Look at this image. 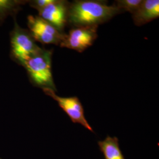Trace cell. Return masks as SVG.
<instances>
[{"instance_id": "obj_10", "label": "cell", "mask_w": 159, "mask_h": 159, "mask_svg": "<svg viewBox=\"0 0 159 159\" xmlns=\"http://www.w3.org/2000/svg\"><path fill=\"white\" fill-rule=\"evenodd\" d=\"M143 0H118L116 1L113 4L123 12L127 11L132 14L142 3Z\"/></svg>"}, {"instance_id": "obj_9", "label": "cell", "mask_w": 159, "mask_h": 159, "mask_svg": "<svg viewBox=\"0 0 159 159\" xmlns=\"http://www.w3.org/2000/svg\"><path fill=\"white\" fill-rule=\"evenodd\" d=\"M98 145L105 159H125L120 148L117 137L107 136L102 141H98Z\"/></svg>"}, {"instance_id": "obj_8", "label": "cell", "mask_w": 159, "mask_h": 159, "mask_svg": "<svg viewBox=\"0 0 159 159\" xmlns=\"http://www.w3.org/2000/svg\"><path fill=\"white\" fill-rule=\"evenodd\" d=\"M159 17V0H144L139 8L133 14L134 23L141 26Z\"/></svg>"}, {"instance_id": "obj_13", "label": "cell", "mask_w": 159, "mask_h": 159, "mask_svg": "<svg viewBox=\"0 0 159 159\" xmlns=\"http://www.w3.org/2000/svg\"><path fill=\"white\" fill-rule=\"evenodd\" d=\"M0 159H1V158H0Z\"/></svg>"}, {"instance_id": "obj_11", "label": "cell", "mask_w": 159, "mask_h": 159, "mask_svg": "<svg viewBox=\"0 0 159 159\" xmlns=\"http://www.w3.org/2000/svg\"><path fill=\"white\" fill-rule=\"evenodd\" d=\"M19 4H20V1L0 0V17L6 16V14L12 11Z\"/></svg>"}, {"instance_id": "obj_1", "label": "cell", "mask_w": 159, "mask_h": 159, "mask_svg": "<svg viewBox=\"0 0 159 159\" xmlns=\"http://www.w3.org/2000/svg\"><path fill=\"white\" fill-rule=\"evenodd\" d=\"M123 11L102 1L80 0L70 3L68 23L75 27H97Z\"/></svg>"}, {"instance_id": "obj_12", "label": "cell", "mask_w": 159, "mask_h": 159, "mask_svg": "<svg viewBox=\"0 0 159 159\" xmlns=\"http://www.w3.org/2000/svg\"><path fill=\"white\" fill-rule=\"evenodd\" d=\"M53 1L54 0H35L31 1L30 4L32 7L39 11L52 3Z\"/></svg>"}, {"instance_id": "obj_4", "label": "cell", "mask_w": 159, "mask_h": 159, "mask_svg": "<svg viewBox=\"0 0 159 159\" xmlns=\"http://www.w3.org/2000/svg\"><path fill=\"white\" fill-rule=\"evenodd\" d=\"M11 47L14 57L21 65L41 50L31 33L17 25L12 33Z\"/></svg>"}, {"instance_id": "obj_6", "label": "cell", "mask_w": 159, "mask_h": 159, "mask_svg": "<svg viewBox=\"0 0 159 159\" xmlns=\"http://www.w3.org/2000/svg\"><path fill=\"white\" fill-rule=\"evenodd\" d=\"M97 27H75L71 29L60 44L66 47L81 52L92 46L97 37Z\"/></svg>"}, {"instance_id": "obj_3", "label": "cell", "mask_w": 159, "mask_h": 159, "mask_svg": "<svg viewBox=\"0 0 159 159\" xmlns=\"http://www.w3.org/2000/svg\"><path fill=\"white\" fill-rule=\"evenodd\" d=\"M28 27L34 40L44 44L60 45L66 35L39 16H28Z\"/></svg>"}, {"instance_id": "obj_2", "label": "cell", "mask_w": 159, "mask_h": 159, "mask_svg": "<svg viewBox=\"0 0 159 159\" xmlns=\"http://www.w3.org/2000/svg\"><path fill=\"white\" fill-rule=\"evenodd\" d=\"M52 51L41 48L27 60L23 66L35 85L56 91L51 71Z\"/></svg>"}, {"instance_id": "obj_7", "label": "cell", "mask_w": 159, "mask_h": 159, "mask_svg": "<svg viewBox=\"0 0 159 159\" xmlns=\"http://www.w3.org/2000/svg\"><path fill=\"white\" fill-rule=\"evenodd\" d=\"M70 4L67 1L54 0L52 3L39 11V17L63 33L68 23Z\"/></svg>"}, {"instance_id": "obj_5", "label": "cell", "mask_w": 159, "mask_h": 159, "mask_svg": "<svg viewBox=\"0 0 159 159\" xmlns=\"http://www.w3.org/2000/svg\"><path fill=\"white\" fill-rule=\"evenodd\" d=\"M43 90L46 94L58 102L60 107L67 114L73 123L80 124L85 129L94 133L93 128L85 119L84 110L78 97H62L57 96L56 91L50 89H43Z\"/></svg>"}]
</instances>
